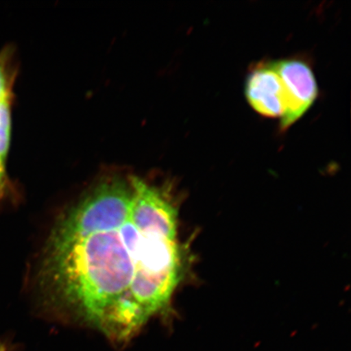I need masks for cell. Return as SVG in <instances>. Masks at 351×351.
Instances as JSON below:
<instances>
[{"label":"cell","mask_w":351,"mask_h":351,"mask_svg":"<svg viewBox=\"0 0 351 351\" xmlns=\"http://www.w3.org/2000/svg\"><path fill=\"white\" fill-rule=\"evenodd\" d=\"M171 187L108 176L65 210L36 276L44 304L60 319L123 346L169 313L186 274Z\"/></svg>","instance_id":"cell-1"},{"label":"cell","mask_w":351,"mask_h":351,"mask_svg":"<svg viewBox=\"0 0 351 351\" xmlns=\"http://www.w3.org/2000/svg\"><path fill=\"white\" fill-rule=\"evenodd\" d=\"M8 346L6 341L0 340V351H8Z\"/></svg>","instance_id":"cell-7"},{"label":"cell","mask_w":351,"mask_h":351,"mask_svg":"<svg viewBox=\"0 0 351 351\" xmlns=\"http://www.w3.org/2000/svg\"><path fill=\"white\" fill-rule=\"evenodd\" d=\"M14 197V188L8 178L6 167L0 165V202Z\"/></svg>","instance_id":"cell-6"},{"label":"cell","mask_w":351,"mask_h":351,"mask_svg":"<svg viewBox=\"0 0 351 351\" xmlns=\"http://www.w3.org/2000/svg\"><path fill=\"white\" fill-rule=\"evenodd\" d=\"M12 99L0 101V165L6 167L11 139Z\"/></svg>","instance_id":"cell-4"},{"label":"cell","mask_w":351,"mask_h":351,"mask_svg":"<svg viewBox=\"0 0 351 351\" xmlns=\"http://www.w3.org/2000/svg\"><path fill=\"white\" fill-rule=\"evenodd\" d=\"M245 95L248 104L261 115L270 118L282 117V85L271 61L254 66L248 73Z\"/></svg>","instance_id":"cell-3"},{"label":"cell","mask_w":351,"mask_h":351,"mask_svg":"<svg viewBox=\"0 0 351 351\" xmlns=\"http://www.w3.org/2000/svg\"><path fill=\"white\" fill-rule=\"evenodd\" d=\"M282 82L284 113L280 118V130H287L304 117L313 106L319 88L311 65L306 60L287 58L271 61Z\"/></svg>","instance_id":"cell-2"},{"label":"cell","mask_w":351,"mask_h":351,"mask_svg":"<svg viewBox=\"0 0 351 351\" xmlns=\"http://www.w3.org/2000/svg\"><path fill=\"white\" fill-rule=\"evenodd\" d=\"M10 51L0 53V101L12 99V86L14 73L10 62Z\"/></svg>","instance_id":"cell-5"}]
</instances>
